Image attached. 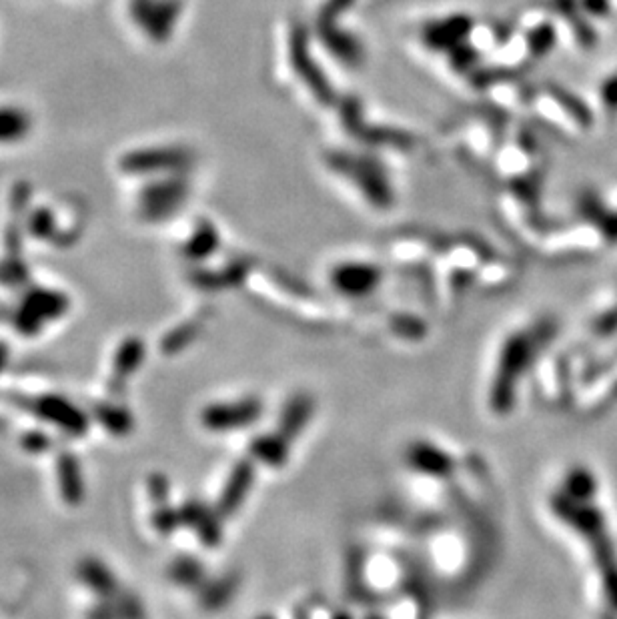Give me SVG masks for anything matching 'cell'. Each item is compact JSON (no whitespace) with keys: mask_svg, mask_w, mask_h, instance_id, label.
Listing matches in <instances>:
<instances>
[{"mask_svg":"<svg viewBox=\"0 0 617 619\" xmlns=\"http://www.w3.org/2000/svg\"><path fill=\"white\" fill-rule=\"evenodd\" d=\"M257 417V407L253 403H243L237 407H221V409H213V413H209L211 425H229L231 423H249Z\"/></svg>","mask_w":617,"mask_h":619,"instance_id":"cell-1","label":"cell"},{"mask_svg":"<svg viewBox=\"0 0 617 619\" xmlns=\"http://www.w3.org/2000/svg\"><path fill=\"white\" fill-rule=\"evenodd\" d=\"M335 619H351L349 615H339V617H335Z\"/></svg>","mask_w":617,"mask_h":619,"instance_id":"cell-2","label":"cell"}]
</instances>
